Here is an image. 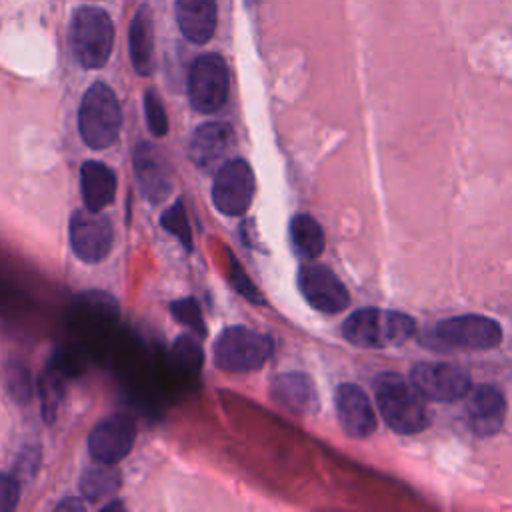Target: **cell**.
Returning <instances> with one entry per match:
<instances>
[{"instance_id":"2","label":"cell","mask_w":512,"mask_h":512,"mask_svg":"<svg viewBox=\"0 0 512 512\" xmlns=\"http://www.w3.org/2000/svg\"><path fill=\"white\" fill-rule=\"evenodd\" d=\"M114 46V24L106 10L96 6L76 8L70 20V48L84 68H102Z\"/></svg>"},{"instance_id":"20","label":"cell","mask_w":512,"mask_h":512,"mask_svg":"<svg viewBox=\"0 0 512 512\" xmlns=\"http://www.w3.org/2000/svg\"><path fill=\"white\" fill-rule=\"evenodd\" d=\"M120 486L118 470L108 462H98L84 470L80 478V492L90 502L96 504L102 498H110Z\"/></svg>"},{"instance_id":"23","label":"cell","mask_w":512,"mask_h":512,"mask_svg":"<svg viewBox=\"0 0 512 512\" xmlns=\"http://www.w3.org/2000/svg\"><path fill=\"white\" fill-rule=\"evenodd\" d=\"M64 368L58 366L54 360L50 364H46L44 372L40 374V382H38V392H40V400H42V414L46 422H52L58 410V404L64 396Z\"/></svg>"},{"instance_id":"26","label":"cell","mask_w":512,"mask_h":512,"mask_svg":"<svg viewBox=\"0 0 512 512\" xmlns=\"http://www.w3.org/2000/svg\"><path fill=\"white\" fill-rule=\"evenodd\" d=\"M144 112H146V122L152 130L154 136H164L168 132V118L164 112V106L158 98V94L150 88L144 94Z\"/></svg>"},{"instance_id":"32","label":"cell","mask_w":512,"mask_h":512,"mask_svg":"<svg viewBox=\"0 0 512 512\" xmlns=\"http://www.w3.org/2000/svg\"><path fill=\"white\" fill-rule=\"evenodd\" d=\"M112 508H120V510H122L124 506H122L120 502H110V504H106L102 510H106V512H108V510H112Z\"/></svg>"},{"instance_id":"10","label":"cell","mask_w":512,"mask_h":512,"mask_svg":"<svg viewBox=\"0 0 512 512\" xmlns=\"http://www.w3.org/2000/svg\"><path fill=\"white\" fill-rule=\"evenodd\" d=\"M434 336L444 346L468 348V350H488L500 344L502 328L496 320L486 316H456L442 320L434 328Z\"/></svg>"},{"instance_id":"6","label":"cell","mask_w":512,"mask_h":512,"mask_svg":"<svg viewBox=\"0 0 512 512\" xmlns=\"http://www.w3.org/2000/svg\"><path fill=\"white\" fill-rule=\"evenodd\" d=\"M230 74L220 54L198 56L188 72V98L196 112L212 114L228 98Z\"/></svg>"},{"instance_id":"18","label":"cell","mask_w":512,"mask_h":512,"mask_svg":"<svg viewBox=\"0 0 512 512\" xmlns=\"http://www.w3.org/2000/svg\"><path fill=\"white\" fill-rule=\"evenodd\" d=\"M80 186L86 208L102 210L106 208L116 194V174L102 162L88 160L80 170Z\"/></svg>"},{"instance_id":"29","label":"cell","mask_w":512,"mask_h":512,"mask_svg":"<svg viewBox=\"0 0 512 512\" xmlns=\"http://www.w3.org/2000/svg\"><path fill=\"white\" fill-rule=\"evenodd\" d=\"M20 496L18 478L10 474H0V512H10L16 508Z\"/></svg>"},{"instance_id":"31","label":"cell","mask_w":512,"mask_h":512,"mask_svg":"<svg viewBox=\"0 0 512 512\" xmlns=\"http://www.w3.org/2000/svg\"><path fill=\"white\" fill-rule=\"evenodd\" d=\"M58 510H84V504L80 500H66L58 504Z\"/></svg>"},{"instance_id":"4","label":"cell","mask_w":512,"mask_h":512,"mask_svg":"<svg viewBox=\"0 0 512 512\" xmlns=\"http://www.w3.org/2000/svg\"><path fill=\"white\" fill-rule=\"evenodd\" d=\"M416 330L414 318L402 312L380 308H362L344 322V336L348 342L364 348H384L408 340Z\"/></svg>"},{"instance_id":"9","label":"cell","mask_w":512,"mask_h":512,"mask_svg":"<svg viewBox=\"0 0 512 512\" xmlns=\"http://www.w3.org/2000/svg\"><path fill=\"white\" fill-rule=\"evenodd\" d=\"M252 196L254 174L248 162L242 158L224 162L212 184V200L216 208L228 216H240L250 206Z\"/></svg>"},{"instance_id":"27","label":"cell","mask_w":512,"mask_h":512,"mask_svg":"<svg viewBox=\"0 0 512 512\" xmlns=\"http://www.w3.org/2000/svg\"><path fill=\"white\" fill-rule=\"evenodd\" d=\"M170 310H172V314L176 316L178 322L186 324L196 334H204L206 332V326H204V320H202V312H200V306L196 304V300H192V298L176 300V302H172Z\"/></svg>"},{"instance_id":"25","label":"cell","mask_w":512,"mask_h":512,"mask_svg":"<svg viewBox=\"0 0 512 512\" xmlns=\"http://www.w3.org/2000/svg\"><path fill=\"white\" fill-rule=\"evenodd\" d=\"M160 224L170 234H174L188 250L192 248V232H190V224H188V218H186V212H184V204L180 200H176L168 210L162 212Z\"/></svg>"},{"instance_id":"14","label":"cell","mask_w":512,"mask_h":512,"mask_svg":"<svg viewBox=\"0 0 512 512\" xmlns=\"http://www.w3.org/2000/svg\"><path fill=\"white\" fill-rule=\"evenodd\" d=\"M336 412L344 432L352 438H366L376 430V414L368 396L354 384H340L336 390Z\"/></svg>"},{"instance_id":"1","label":"cell","mask_w":512,"mask_h":512,"mask_svg":"<svg viewBox=\"0 0 512 512\" xmlns=\"http://www.w3.org/2000/svg\"><path fill=\"white\" fill-rule=\"evenodd\" d=\"M376 404L386 424L400 434H416L428 426L422 396L402 376L384 372L374 382Z\"/></svg>"},{"instance_id":"3","label":"cell","mask_w":512,"mask_h":512,"mask_svg":"<svg viewBox=\"0 0 512 512\" xmlns=\"http://www.w3.org/2000/svg\"><path fill=\"white\" fill-rule=\"evenodd\" d=\"M120 126L122 112L114 90L104 82H94L86 90L78 110L82 140L94 150L108 148L118 138Z\"/></svg>"},{"instance_id":"8","label":"cell","mask_w":512,"mask_h":512,"mask_svg":"<svg viewBox=\"0 0 512 512\" xmlns=\"http://www.w3.org/2000/svg\"><path fill=\"white\" fill-rule=\"evenodd\" d=\"M70 244L74 254L96 264L104 260L112 248V224L100 210L78 208L70 218Z\"/></svg>"},{"instance_id":"17","label":"cell","mask_w":512,"mask_h":512,"mask_svg":"<svg viewBox=\"0 0 512 512\" xmlns=\"http://www.w3.org/2000/svg\"><path fill=\"white\" fill-rule=\"evenodd\" d=\"M176 20L186 40L206 44L216 30V0H176Z\"/></svg>"},{"instance_id":"24","label":"cell","mask_w":512,"mask_h":512,"mask_svg":"<svg viewBox=\"0 0 512 512\" xmlns=\"http://www.w3.org/2000/svg\"><path fill=\"white\" fill-rule=\"evenodd\" d=\"M4 382H6L10 396L16 402L26 404L32 398V376H30L28 366L22 360L10 358L4 364Z\"/></svg>"},{"instance_id":"22","label":"cell","mask_w":512,"mask_h":512,"mask_svg":"<svg viewBox=\"0 0 512 512\" xmlns=\"http://www.w3.org/2000/svg\"><path fill=\"white\" fill-rule=\"evenodd\" d=\"M290 238L300 256L314 258L324 250L322 226L308 214H298L292 218Z\"/></svg>"},{"instance_id":"21","label":"cell","mask_w":512,"mask_h":512,"mask_svg":"<svg viewBox=\"0 0 512 512\" xmlns=\"http://www.w3.org/2000/svg\"><path fill=\"white\" fill-rule=\"evenodd\" d=\"M274 396L290 410H308L314 400L312 382L302 374H284L274 380Z\"/></svg>"},{"instance_id":"7","label":"cell","mask_w":512,"mask_h":512,"mask_svg":"<svg viewBox=\"0 0 512 512\" xmlns=\"http://www.w3.org/2000/svg\"><path fill=\"white\" fill-rule=\"evenodd\" d=\"M410 384L416 392L434 402H452L466 396L472 388L470 376L452 364L422 362L410 372Z\"/></svg>"},{"instance_id":"13","label":"cell","mask_w":512,"mask_h":512,"mask_svg":"<svg viewBox=\"0 0 512 512\" xmlns=\"http://www.w3.org/2000/svg\"><path fill=\"white\" fill-rule=\"evenodd\" d=\"M506 402L498 388L490 384H480L470 388L466 400V418L468 426L478 436H492L504 424Z\"/></svg>"},{"instance_id":"15","label":"cell","mask_w":512,"mask_h":512,"mask_svg":"<svg viewBox=\"0 0 512 512\" xmlns=\"http://www.w3.org/2000/svg\"><path fill=\"white\" fill-rule=\"evenodd\" d=\"M134 172L140 184L142 194L150 202H162L170 190V170L162 158V154L148 142H140L134 150Z\"/></svg>"},{"instance_id":"28","label":"cell","mask_w":512,"mask_h":512,"mask_svg":"<svg viewBox=\"0 0 512 512\" xmlns=\"http://www.w3.org/2000/svg\"><path fill=\"white\" fill-rule=\"evenodd\" d=\"M174 356L178 360V364L184 368V370H190V372H198V368L202 366V348L200 344L190 338V336H182L176 340L174 344Z\"/></svg>"},{"instance_id":"19","label":"cell","mask_w":512,"mask_h":512,"mask_svg":"<svg viewBox=\"0 0 512 512\" xmlns=\"http://www.w3.org/2000/svg\"><path fill=\"white\" fill-rule=\"evenodd\" d=\"M128 48L134 70L140 76H148L154 68V28L148 6H140L132 18L128 32Z\"/></svg>"},{"instance_id":"11","label":"cell","mask_w":512,"mask_h":512,"mask_svg":"<svg viewBox=\"0 0 512 512\" xmlns=\"http://www.w3.org/2000/svg\"><path fill=\"white\" fill-rule=\"evenodd\" d=\"M134 438V418L130 414H112L92 428L88 436V450L96 462L116 464L130 452Z\"/></svg>"},{"instance_id":"12","label":"cell","mask_w":512,"mask_h":512,"mask_svg":"<svg viewBox=\"0 0 512 512\" xmlns=\"http://www.w3.org/2000/svg\"><path fill=\"white\" fill-rule=\"evenodd\" d=\"M298 286L302 296L320 312H342L348 302V290L340 278L322 264H304L298 272Z\"/></svg>"},{"instance_id":"16","label":"cell","mask_w":512,"mask_h":512,"mask_svg":"<svg viewBox=\"0 0 512 512\" xmlns=\"http://www.w3.org/2000/svg\"><path fill=\"white\" fill-rule=\"evenodd\" d=\"M234 132L224 122H208L196 128L188 144L190 160L200 168L214 166L232 146Z\"/></svg>"},{"instance_id":"30","label":"cell","mask_w":512,"mask_h":512,"mask_svg":"<svg viewBox=\"0 0 512 512\" xmlns=\"http://www.w3.org/2000/svg\"><path fill=\"white\" fill-rule=\"evenodd\" d=\"M232 266H234V272H232V282H234V286H236V290L242 294V296H246L248 300H252V302H262V296H260V292L256 290V286L246 278V274L242 272V268L232 260Z\"/></svg>"},{"instance_id":"5","label":"cell","mask_w":512,"mask_h":512,"mask_svg":"<svg viewBox=\"0 0 512 512\" xmlns=\"http://www.w3.org/2000/svg\"><path fill=\"white\" fill-rule=\"evenodd\" d=\"M272 340L246 326L226 328L214 344V360L222 370L248 372L260 368L272 354Z\"/></svg>"}]
</instances>
